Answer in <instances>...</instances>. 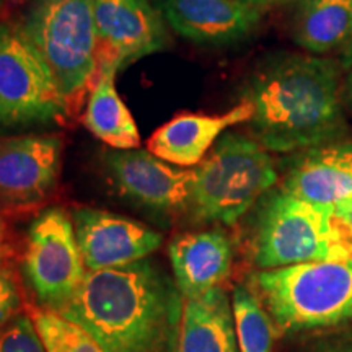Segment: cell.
I'll return each mask as SVG.
<instances>
[{"mask_svg":"<svg viewBox=\"0 0 352 352\" xmlns=\"http://www.w3.org/2000/svg\"><path fill=\"white\" fill-rule=\"evenodd\" d=\"M176 352H240L232 302L215 287L184 298Z\"/></svg>","mask_w":352,"mask_h":352,"instance_id":"17","label":"cell"},{"mask_svg":"<svg viewBox=\"0 0 352 352\" xmlns=\"http://www.w3.org/2000/svg\"><path fill=\"white\" fill-rule=\"evenodd\" d=\"M338 69L333 60L279 54L266 60L246 87L252 129L266 151L316 147L342 132Z\"/></svg>","mask_w":352,"mask_h":352,"instance_id":"2","label":"cell"},{"mask_svg":"<svg viewBox=\"0 0 352 352\" xmlns=\"http://www.w3.org/2000/svg\"><path fill=\"white\" fill-rule=\"evenodd\" d=\"M243 2L250 3V6H253V7H256V8H264V7L279 6V3L290 2V0H243Z\"/></svg>","mask_w":352,"mask_h":352,"instance_id":"26","label":"cell"},{"mask_svg":"<svg viewBox=\"0 0 352 352\" xmlns=\"http://www.w3.org/2000/svg\"><path fill=\"white\" fill-rule=\"evenodd\" d=\"M168 254L175 284L184 298L220 287L230 274L232 243L219 228L176 236Z\"/></svg>","mask_w":352,"mask_h":352,"instance_id":"16","label":"cell"},{"mask_svg":"<svg viewBox=\"0 0 352 352\" xmlns=\"http://www.w3.org/2000/svg\"><path fill=\"white\" fill-rule=\"evenodd\" d=\"M60 148L56 135L0 139V208L23 209L46 199L59 178Z\"/></svg>","mask_w":352,"mask_h":352,"instance_id":"10","label":"cell"},{"mask_svg":"<svg viewBox=\"0 0 352 352\" xmlns=\"http://www.w3.org/2000/svg\"><path fill=\"white\" fill-rule=\"evenodd\" d=\"M344 63L346 65H352V36L344 44Z\"/></svg>","mask_w":352,"mask_h":352,"instance_id":"28","label":"cell"},{"mask_svg":"<svg viewBox=\"0 0 352 352\" xmlns=\"http://www.w3.org/2000/svg\"><path fill=\"white\" fill-rule=\"evenodd\" d=\"M253 113V104L243 101L236 108L217 116L182 114L158 127L148 139L147 148L171 165L191 168L204 160L209 148L227 127L252 121Z\"/></svg>","mask_w":352,"mask_h":352,"instance_id":"15","label":"cell"},{"mask_svg":"<svg viewBox=\"0 0 352 352\" xmlns=\"http://www.w3.org/2000/svg\"><path fill=\"white\" fill-rule=\"evenodd\" d=\"M158 8L173 32L212 46L241 41L261 19L243 0H158Z\"/></svg>","mask_w":352,"mask_h":352,"instance_id":"13","label":"cell"},{"mask_svg":"<svg viewBox=\"0 0 352 352\" xmlns=\"http://www.w3.org/2000/svg\"><path fill=\"white\" fill-rule=\"evenodd\" d=\"M12 2H15V3H21V2H25V0H12Z\"/></svg>","mask_w":352,"mask_h":352,"instance_id":"30","label":"cell"},{"mask_svg":"<svg viewBox=\"0 0 352 352\" xmlns=\"http://www.w3.org/2000/svg\"><path fill=\"white\" fill-rule=\"evenodd\" d=\"M2 2H3V0H0V6H2Z\"/></svg>","mask_w":352,"mask_h":352,"instance_id":"31","label":"cell"},{"mask_svg":"<svg viewBox=\"0 0 352 352\" xmlns=\"http://www.w3.org/2000/svg\"><path fill=\"white\" fill-rule=\"evenodd\" d=\"M182 297L175 280L142 259L87 272L57 311L85 328L104 352H176Z\"/></svg>","mask_w":352,"mask_h":352,"instance_id":"1","label":"cell"},{"mask_svg":"<svg viewBox=\"0 0 352 352\" xmlns=\"http://www.w3.org/2000/svg\"><path fill=\"white\" fill-rule=\"evenodd\" d=\"M232 310L240 352H272L274 328L256 294L236 285L232 294Z\"/></svg>","mask_w":352,"mask_h":352,"instance_id":"20","label":"cell"},{"mask_svg":"<svg viewBox=\"0 0 352 352\" xmlns=\"http://www.w3.org/2000/svg\"><path fill=\"white\" fill-rule=\"evenodd\" d=\"M352 258V239L327 209L287 191L264 199L253 236V259L261 270Z\"/></svg>","mask_w":352,"mask_h":352,"instance_id":"5","label":"cell"},{"mask_svg":"<svg viewBox=\"0 0 352 352\" xmlns=\"http://www.w3.org/2000/svg\"><path fill=\"white\" fill-rule=\"evenodd\" d=\"M21 26L46 59L67 104L91 87L96 72L95 0H36Z\"/></svg>","mask_w":352,"mask_h":352,"instance_id":"6","label":"cell"},{"mask_svg":"<svg viewBox=\"0 0 352 352\" xmlns=\"http://www.w3.org/2000/svg\"><path fill=\"white\" fill-rule=\"evenodd\" d=\"M72 219L88 272L142 261L162 245L158 232L107 210L80 208L74 210Z\"/></svg>","mask_w":352,"mask_h":352,"instance_id":"11","label":"cell"},{"mask_svg":"<svg viewBox=\"0 0 352 352\" xmlns=\"http://www.w3.org/2000/svg\"><path fill=\"white\" fill-rule=\"evenodd\" d=\"M188 208L202 222L232 226L277 182L266 148L243 134H226L192 168Z\"/></svg>","mask_w":352,"mask_h":352,"instance_id":"4","label":"cell"},{"mask_svg":"<svg viewBox=\"0 0 352 352\" xmlns=\"http://www.w3.org/2000/svg\"><path fill=\"white\" fill-rule=\"evenodd\" d=\"M20 307V297L15 284L6 271L0 270V329L6 328L13 320Z\"/></svg>","mask_w":352,"mask_h":352,"instance_id":"23","label":"cell"},{"mask_svg":"<svg viewBox=\"0 0 352 352\" xmlns=\"http://www.w3.org/2000/svg\"><path fill=\"white\" fill-rule=\"evenodd\" d=\"M314 352H352V336L334 338Z\"/></svg>","mask_w":352,"mask_h":352,"instance_id":"25","label":"cell"},{"mask_svg":"<svg viewBox=\"0 0 352 352\" xmlns=\"http://www.w3.org/2000/svg\"><path fill=\"white\" fill-rule=\"evenodd\" d=\"M95 77L101 70L126 67L168 44L164 15L151 0H95Z\"/></svg>","mask_w":352,"mask_h":352,"instance_id":"9","label":"cell"},{"mask_svg":"<svg viewBox=\"0 0 352 352\" xmlns=\"http://www.w3.org/2000/svg\"><path fill=\"white\" fill-rule=\"evenodd\" d=\"M352 36V0H307L298 12L294 39L311 52H327Z\"/></svg>","mask_w":352,"mask_h":352,"instance_id":"19","label":"cell"},{"mask_svg":"<svg viewBox=\"0 0 352 352\" xmlns=\"http://www.w3.org/2000/svg\"><path fill=\"white\" fill-rule=\"evenodd\" d=\"M6 246H7V230H6V223H3V220L0 219V258H2L3 252H6Z\"/></svg>","mask_w":352,"mask_h":352,"instance_id":"27","label":"cell"},{"mask_svg":"<svg viewBox=\"0 0 352 352\" xmlns=\"http://www.w3.org/2000/svg\"><path fill=\"white\" fill-rule=\"evenodd\" d=\"M104 165L114 186L126 199L158 212L188 208L192 170L176 168L140 148H111L104 153Z\"/></svg>","mask_w":352,"mask_h":352,"instance_id":"12","label":"cell"},{"mask_svg":"<svg viewBox=\"0 0 352 352\" xmlns=\"http://www.w3.org/2000/svg\"><path fill=\"white\" fill-rule=\"evenodd\" d=\"M253 284L280 331L327 328L352 320V258L263 270Z\"/></svg>","mask_w":352,"mask_h":352,"instance_id":"3","label":"cell"},{"mask_svg":"<svg viewBox=\"0 0 352 352\" xmlns=\"http://www.w3.org/2000/svg\"><path fill=\"white\" fill-rule=\"evenodd\" d=\"M25 271L43 307L59 310L87 276L74 222L64 209L44 210L28 232Z\"/></svg>","mask_w":352,"mask_h":352,"instance_id":"8","label":"cell"},{"mask_svg":"<svg viewBox=\"0 0 352 352\" xmlns=\"http://www.w3.org/2000/svg\"><path fill=\"white\" fill-rule=\"evenodd\" d=\"M118 70H101L91 85L83 124L87 129L116 151L139 148L140 134L134 118L118 94L114 77Z\"/></svg>","mask_w":352,"mask_h":352,"instance_id":"18","label":"cell"},{"mask_svg":"<svg viewBox=\"0 0 352 352\" xmlns=\"http://www.w3.org/2000/svg\"><path fill=\"white\" fill-rule=\"evenodd\" d=\"M0 352H46L28 314L15 316L0 329Z\"/></svg>","mask_w":352,"mask_h":352,"instance_id":"22","label":"cell"},{"mask_svg":"<svg viewBox=\"0 0 352 352\" xmlns=\"http://www.w3.org/2000/svg\"><path fill=\"white\" fill-rule=\"evenodd\" d=\"M331 214L334 220L340 223L342 230H344L352 239V197L351 199L340 202V204L333 209Z\"/></svg>","mask_w":352,"mask_h":352,"instance_id":"24","label":"cell"},{"mask_svg":"<svg viewBox=\"0 0 352 352\" xmlns=\"http://www.w3.org/2000/svg\"><path fill=\"white\" fill-rule=\"evenodd\" d=\"M28 316L46 352H104L85 328L60 311L47 307H30Z\"/></svg>","mask_w":352,"mask_h":352,"instance_id":"21","label":"cell"},{"mask_svg":"<svg viewBox=\"0 0 352 352\" xmlns=\"http://www.w3.org/2000/svg\"><path fill=\"white\" fill-rule=\"evenodd\" d=\"M283 189L333 212L352 197V142L316 145L302 153L285 175Z\"/></svg>","mask_w":352,"mask_h":352,"instance_id":"14","label":"cell"},{"mask_svg":"<svg viewBox=\"0 0 352 352\" xmlns=\"http://www.w3.org/2000/svg\"><path fill=\"white\" fill-rule=\"evenodd\" d=\"M347 91H349V101H351V107H352V72L349 76V80H347Z\"/></svg>","mask_w":352,"mask_h":352,"instance_id":"29","label":"cell"},{"mask_svg":"<svg viewBox=\"0 0 352 352\" xmlns=\"http://www.w3.org/2000/svg\"><path fill=\"white\" fill-rule=\"evenodd\" d=\"M67 100L46 59L21 25H0V127L46 124Z\"/></svg>","mask_w":352,"mask_h":352,"instance_id":"7","label":"cell"}]
</instances>
